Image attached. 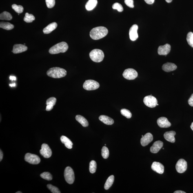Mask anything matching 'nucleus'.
Wrapping results in <instances>:
<instances>
[{"instance_id":"nucleus-7","label":"nucleus","mask_w":193,"mask_h":193,"mask_svg":"<svg viewBox=\"0 0 193 193\" xmlns=\"http://www.w3.org/2000/svg\"><path fill=\"white\" fill-rule=\"evenodd\" d=\"M25 160L28 163L33 165H37L41 162V159L37 155L30 153L25 154Z\"/></svg>"},{"instance_id":"nucleus-16","label":"nucleus","mask_w":193,"mask_h":193,"mask_svg":"<svg viewBox=\"0 0 193 193\" xmlns=\"http://www.w3.org/2000/svg\"><path fill=\"white\" fill-rule=\"evenodd\" d=\"M157 123L158 126L161 128H169L171 125L167 118L165 117H161L158 118L157 120Z\"/></svg>"},{"instance_id":"nucleus-37","label":"nucleus","mask_w":193,"mask_h":193,"mask_svg":"<svg viewBox=\"0 0 193 193\" xmlns=\"http://www.w3.org/2000/svg\"><path fill=\"white\" fill-rule=\"evenodd\" d=\"M112 8L114 10H117L118 12H123V7L120 4L118 3H114L112 5Z\"/></svg>"},{"instance_id":"nucleus-21","label":"nucleus","mask_w":193,"mask_h":193,"mask_svg":"<svg viewBox=\"0 0 193 193\" xmlns=\"http://www.w3.org/2000/svg\"><path fill=\"white\" fill-rule=\"evenodd\" d=\"M57 99L54 97H52L48 98L46 101V111H50L52 110L53 106L56 105Z\"/></svg>"},{"instance_id":"nucleus-30","label":"nucleus","mask_w":193,"mask_h":193,"mask_svg":"<svg viewBox=\"0 0 193 193\" xmlns=\"http://www.w3.org/2000/svg\"><path fill=\"white\" fill-rule=\"evenodd\" d=\"M35 19V17L33 15H32V14H29L28 13H26L25 14L24 21L27 23H31Z\"/></svg>"},{"instance_id":"nucleus-13","label":"nucleus","mask_w":193,"mask_h":193,"mask_svg":"<svg viewBox=\"0 0 193 193\" xmlns=\"http://www.w3.org/2000/svg\"><path fill=\"white\" fill-rule=\"evenodd\" d=\"M153 140V136L150 133L145 134L141 139V143L142 146L145 147L148 145Z\"/></svg>"},{"instance_id":"nucleus-49","label":"nucleus","mask_w":193,"mask_h":193,"mask_svg":"<svg viewBox=\"0 0 193 193\" xmlns=\"http://www.w3.org/2000/svg\"><path fill=\"white\" fill-rule=\"evenodd\" d=\"M16 193H22V192H16Z\"/></svg>"},{"instance_id":"nucleus-10","label":"nucleus","mask_w":193,"mask_h":193,"mask_svg":"<svg viewBox=\"0 0 193 193\" xmlns=\"http://www.w3.org/2000/svg\"><path fill=\"white\" fill-rule=\"evenodd\" d=\"M187 162L183 159H180L178 160L176 165L177 171L180 174L185 172L187 170Z\"/></svg>"},{"instance_id":"nucleus-22","label":"nucleus","mask_w":193,"mask_h":193,"mask_svg":"<svg viewBox=\"0 0 193 193\" xmlns=\"http://www.w3.org/2000/svg\"><path fill=\"white\" fill-rule=\"evenodd\" d=\"M57 27V24L53 22L49 24L48 26L43 29V32L45 34H48L50 33L53 31L55 30Z\"/></svg>"},{"instance_id":"nucleus-18","label":"nucleus","mask_w":193,"mask_h":193,"mask_svg":"<svg viewBox=\"0 0 193 193\" xmlns=\"http://www.w3.org/2000/svg\"><path fill=\"white\" fill-rule=\"evenodd\" d=\"M28 50V47L25 45L16 44L14 45L13 50L12 52L14 54H18L26 51Z\"/></svg>"},{"instance_id":"nucleus-50","label":"nucleus","mask_w":193,"mask_h":193,"mask_svg":"<svg viewBox=\"0 0 193 193\" xmlns=\"http://www.w3.org/2000/svg\"><path fill=\"white\" fill-rule=\"evenodd\" d=\"M143 136H143V135H142V137H143Z\"/></svg>"},{"instance_id":"nucleus-41","label":"nucleus","mask_w":193,"mask_h":193,"mask_svg":"<svg viewBox=\"0 0 193 193\" xmlns=\"http://www.w3.org/2000/svg\"><path fill=\"white\" fill-rule=\"evenodd\" d=\"M188 103L190 106L193 107V94L188 100Z\"/></svg>"},{"instance_id":"nucleus-35","label":"nucleus","mask_w":193,"mask_h":193,"mask_svg":"<svg viewBox=\"0 0 193 193\" xmlns=\"http://www.w3.org/2000/svg\"><path fill=\"white\" fill-rule=\"evenodd\" d=\"M121 114L127 118H130L132 117V114L130 111L126 109H122L121 110Z\"/></svg>"},{"instance_id":"nucleus-1","label":"nucleus","mask_w":193,"mask_h":193,"mask_svg":"<svg viewBox=\"0 0 193 193\" xmlns=\"http://www.w3.org/2000/svg\"><path fill=\"white\" fill-rule=\"evenodd\" d=\"M108 33V30L104 27H98L92 29L90 32V36L94 40L102 39Z\"/></svg>"},{"instance_id":"nucleus-15","label":"nucleus","mask_w":193,"mask_h":193,"mask_svg":"<svg viewBox=\"0 0 193 193\" xmlns=\"http://www.w3.org/2000/svg\"><path fill=\"white\" fill-rule=\"evenodd\" d=\"M138 29V26L137 24H134L131 27L129 31V36L131 41H135L138 39V37L137 33Z\"/></svg>"},{"instance_id":"nucleus-2","label":"nucleus","mask_w":193,"mask_h":193,"mask_svg":"<svg viewBox=\"0 0 193 193\" xmlns=\"http://www.w3.org/2000/svg\"><path fill=\"white\" fill-rule=\"evenodd\" d=\"M47 75L49 77L54 78H59L65 77L67 74L66 71L59 67H53L47 71Z\"/></svg>"},{"instance_id":"nucleus-44","label":"nucleus","mask_w":193,"mask_h":193,"mask_svg":"<svg viewBox=\"0 0 193 193\" xmlns=\"http://www.w3.org/2000/svg\"><path fill=\"white\" fill-rule=\"evenodd\" d=\"M10 79L11 80H12V81H13V80L16 81V77H14V76H10Z\"/></svg>"},{"instance_id":"nucleus-8","label":"nucleus","mask_w":193,"mask_h":193,"mask_svg":"<svg viewBox=\"0 0 193 193\" xmlns=\"http://www.w3.org/2000/svg\"><path fill=\"white\" fill-rule=\"evenodd\" d=\"M143 102L147 106L150 108H154L157 104V100L152 95L145 96L143 99Z\"/></svg>"},{"instance_id":"nucleus-4","label":"nucleus","mask_w":193,"mask_h":193,"mask_svg":"<svg viewBox=\"0 0 193 193\" xmlns=\"http://www.w3.org/2000/svg\"><path fill=\"white\" fill-rule=\"evenodd\" d=\"M90 57L93 61L98 63L103 61L105 55L102 50L99 49H94L90 52Z\"/></svg>"},{"instance_id":"nucleus-9","label":"nucleus","mask_w":193,"mask_h":193,"mask_svg":"<svg viewBox=\"0 0 193 193\" xmlns=\"http://www.w3.org/2000/svg\"><path fill=\"white\" fill-rule=\"evenodd\" d=\"M123 76L127 79L134 80L137 77L138 73L134 69L128 68L124 71Z\"/></svg>"},{"instance_id":"nucleus-32","label":"nucleus","mask_w":193,"mask_h":193,"mask_svg":"<svg viewBox=\"0 0 193 193\" xmlns=\"http://www.w3.org/2000/svg\"><path fill=\"white\" fill-rule=\"evenodd\" d=\"M186 39L189 45L193 48V33H189L187 35Z\"/></svg>"},{"instance_id":"nucleus-47","label":"nucleus","mask_w":193,"mask_h":193,"mask_svg":"<svg viewBox=\"0 0 193 193\" xmlns=\"http://www.w3.org/2000/svg\"><path fill=\"white\" fill-rule=\"evenodd\" d=\"M165 1L169 3L171 2L172 0H165Z\"/></svg>"},{"instance_id":"nucleus-42","label":"nucleus","mask_w":193,"mask_h":193,"mask_svg":"<svg viewBox=\"0 0 193 193\" xmlns=\"http://www.w3.org/2000/svg\"><path fill=\"white\" fill-rule=\"evenodd\" d=\"M144 1L148 4H152L154 3V0H144Z\"/></svg>"},{"instance_id":"nucleus-36","label":"nucleus","mask_w":193,"mask_h":193,"mask_svg":"<svg viewBox=\"0 0 193 193\" xmlns=\"http://www.w3.org/2000/svg\"><path fill=\"white\" fill-rule=\"evenodd\" d=\"M41 177L44 179L50 181L52 179V176L50 173L48 172H44L41 174Z\"/></svg>"},{"instance_id":"nucleus-26","label":"nucleus","mask_w":193,"mask_h":193,"mask_svg":"<svg viewBox=\"0 0 193 193\" xmlns=\"http://www.w3.org/2000/svg\"><path fill=\"white\" fill-rule=\"evenodd\" d=\"M76 120L84 127L88 126V122L87 120L83 116L77 115L76 117Z\"/></svg>"},{"instance_id":"nucleus-31","label":"nucleus","mask_w":193,"mask_h":193,"mask_svg":"<svg viewBox=\"0 0 193 193\" xmlns=\"http://www.w3.org/2000/svg\"><path fill=\"white\" fill-rule=\"evenodd\" d=\"M96 163L95 161L92 160L90 163L89 170L91 174H94L96 171Z\"/></svg>"},{"instance_id":"nucleus-6","label":"nucleus","mask_w":193,"mask_h":193,"mask_svg":"<svg viewBox=\"0 0 193 193\" xmlns=\"http://www.w3.org/2000/svg\"><path fill=\"white\" fill-rule=\"evenodd\" d=\"M99 83L93 80H87L85 81L83 85V88L87 91L94 90L99 87Z\"/></svg>"},{"instance_id":"nucleus-3","label":"nucleus","mask_w":193,"mask_h":193,"mask_svg":"<svg viewBox=\"0 0 193 193\" xmlns=\"http://www.w3.org/2000/svg\"><path fill=\"white\" fill-rule=\"evenodd\" d=\"M68 45L65 42L58 43L51 47L49 50L51 54H56L65 53L68 50Z\"/></svg>"},{"instance_id":"nucleus-40","label":"nucleus","mask_w":193,"mask_h":193,"mask_svg":"<svg viewBox=\"0 0 193 193\" xmlns=\"http://www.w3.org/2000/svg\"><path fill=\"white\" fill-rule=\"evenodd\" d=\"M125 3L127 6L130 8H134V0H125Z\"/></svg>"},{"instance_id":"nucleus-20","label":"nucleus","mask_w":193,"mask_h":193,"mask_svg":"<svg viewBox=\"0 0 193 193\" xmlns=\"http://www.w3.org/2000/svg\"><path fill=\"white\" fill-rule=\"evenodd\" d=\"M177 66L175 64L172 63H167L164 64L162 67V69L166 72H170L175 70Z\"/></svg>"},{"instance_id":"nucleus-48","label":"nucleus","mask_w":193,"mask_h":193,"mask_svg":"<svg viewBox=\"0 0 193 193\" xmlns=\"http://www.w3.org/2000/svg\"><path fill=\"white\" fill-rule=\"evenodd\" d=\"M191 128L192 129V130L193 131V122L192 123V125H191Z\"/></svg>"},{"instance_id":"nucleus-12","label":"nucleus","mask_w":193,"mask_h":193,"mask_svg":"<svg viewBox=\"0 0 193 193\" xmlns=\"http://www.w3.org/2000/svg\"><path fill=\"white\" fill-rule=\"evenodd\" d=\"M171 49V45L168 44H166L158 47V53L160 55L166 56L170 53Z\"/></svg>"},{"instance_id":"nucleus-45","label":"nucleus","mask_w":193,"mask_h":193,"mask_svg":"<svg viewBox=\"0 0 193 193\" xmlns=\"http://www.w3.org/2000/svg\"><path fill=\"white\" fill-rule=\"evenodd\" d=\"M174 193H186V192H183V191L178 190L174 192Z\"/></svg>"},{"instance_id":"nucleus-43","label":"nucleus","mask_w":193,"mask_h":193,"mask_svg":"<svg viewBox=\"0 0 193 193\" xmlns=\"http://www.w3.org/2000/svg\"><path fill=\"white\" fill-rule=\"evenodd\" d=\"M3 152H2L1 150V152H0V161H1V160H2L3 158Z\"/></svg>"},{"instance_id":"nucleus-46","label":"nucleus","mask_w":193,"mask_h":193,"mask_svg":"<svg viewBox=\"0 0 193 193\" xmlns=\"http://www.w3.org/2000/svg\"><path fill=\"white\" fill-rule=\"evenodd\" d=\"M16 84L15 83H13L12 84H10V87H15L16 86Z\"/></svg>"},{"instance_id":"nucleus-19","label":"nucleus","mask_w":193,"mask_h":193,"mask_svg":"<svg viewBox=\"0 0 193 193\" xmlns=\"http://www.w3.org/2000/svg\"><path fill=\"white\" fill-rule=\"evenodd\" d=\"M176 134V133L174 131H170L166 132L164 134V137L167 141L174 143L175 142L174 136Z\"/></svg>"},{"instance_id":"nucleus-14","label":"nucleus","mask_w":193,"mask_h":193,"mask_svg":"<svg viewBox=\"0 0 193 193\" xmlns=\"http://www.w3.org/2000/svg\"><path fill=\"white\" fill-rule=\"evenodd\" d=\"M151 169L157 173L162 174L164 171V167L163 165L159 162H154L151 165Z\"/></svg>"},{"instance_id":"nucleus-34","label":"nucleus","mask_w":193,"mask_h":193,"mask_svg":"<svg viewBox=\"0 0 193 193\" xmlns=\"http://www.w3.org/2000/svg\"><path fill=\"white\" fill-rule=\"evenodd\" d=\"M102 156L105 159H107L109 156V151L106 147L104 146L102 149Z\"/></svg>"},{"instance_id":"nucleus-28","label":"nucleus","mask_w":193,"mask_h":193,"mask_svg":"<svg viewBox=\"0 0 193 193\" xmlns=\"http://www.w3.org/2000/svg\"><path fill=\"white\" fill-rule=\"evenodd\" d=\"M0 27L4 29L5 30H10L14 28V26L13 24L9 22H1L0 23Z\"/></svg>"},{"instance_id":"nucleus-25","label":"nucleus","mask_w":193,"mask_h":193,"mask_svg":"<svg viewBox=\"0 0 193 193\" xmlns=\"http://www.w3.org/2000/svg\"><path fill=\"white\" fill-rule=\"evenodd\" d=\"M97 4V0H89L85 4V8L87 10H92L95 8Z\"/></svg>"},{"instance_id":"nucleus-33","label":"nucleus","mask_w":193,"mask_h":193,"mask_svg":"<svg viewBox=\"0 0 193 193\" xmlns=\"http://www.w3.org/2000/svg\"><path fill=\"white\" fill-rule=\"evenodd\" d=\"M12 8L19 14L21 13L23 11V7L21 5H18L16 4H13L12 5Z\"/></svg>"},{"instance_id":"nucleus-39","label":"nucleus","mask_w":193,"mask_h":193,"mask_svg":"<svg viewBox=\"0 0 193 193\" xmlns=\"http://www.w3.org/2000/svg\"><path fill=\"white\" fill-rule=\"evenodd\" d=\"M47 7L49 8H53L55 4V0H45Z\"/></svg>"},{"instance_id":"nucleus-5","label":"nucleus","mask_w":193,"mask_h":193,"mask_svg":"<svg viewBox=\"0 0 193 193\" xmlns=\"http://www.w3.org/2000/svg\"><path fill=\"white\" fill-rule=\"evenodd\" d=\"M64 176L65 181L70 184L73 183L75 179L74 172L73 169L70 167L65 168L64 172Z\"/></svg>"},{"instance_id":"nucleus-51","label":"nucleus","mask_w":193,"mask_h":193,"mask_svg":"<svg viewBox=\"0 0 193 193\" xmlns=\"http://www.w3.org/2000/svg\"><path fill=\"white\" fill-rule=\"evenodd\" d=\"M163 150H164V148H163Z\"/></svg>"},{"instance_id":"nucleus-27","label":"nucleus","mask_w":193,"mask_h":193,"mask_svg":"<svg viewBox=\"0 0 193 193\" xmlns=\"http://www.w3.org/2000/svg\"><path fill=\"white\" fill-rule=\"evenodd\" d=\"M114 181V176L111 175L107 179L104 188L105 190H108L112 186Z\"/></svg>"},{"instance_id":"nucleus-29","label":"nucleus","mask_w":193,"mask_h":193,"mask_svg":"<svg viewBox=\"0 0 193 193\" xmlns=\"http://www.w3.org/2000/svg\"><path fill=\"white\" fill-rule=\"evenodd\" d=\"M12 19V16L10 13L4 12L0 14V19L10 21Z\"/></svg>"},{"instance_id":"nucleus-52","label":"nucleus","mask_w":193,"mask_h":193,"mask_svg":"<svg viewBox=\"0 0 193 193\" xmlns=\"http://www.w3.org/2000/svg\"><path fill=\"white\" fill-rule=\"evenodd\" d=\"M157 105H158V103H157Z\"/></svg>"},{"instance_id":"nucleus-24","label":"nucleus","mask_w":193,"mask_h":193,"mask_svg":"<svg viewBox=\"0 0 193 193\" xmlns=\"http://www.w3.org/2000/svg\"><path fill=\"white\" fill-rule=\"evenodd\" d=\"M61 140L62 143L64 144L65 146L68 149H71L72 148L73 144L72 142L68 138L65 136H62L61 137Z\"/></svg>"},{"instance_id":"nucleus-11","label":"nucleus","mask_w":193,"mask_h":193,"mask_svg":"<svg viewBox=\"0 0 193 193\" xmlns=\"http://www.w3.org/2000/svg\"><path fill=\"white\" fill-rule=\"evenodd\" d=\"M40 153L44 157L49 158L52 156V151L50 147L47 144L43 143L42 145Z\"/></svg>"},{"instance_id":"nucleus-23","label":"nucleus","mask_w":193,"mask_h":193,"mask_svg":"<svg viewBox=\"0 0 193 193\" xmlns=\"http://www.w3.org/2000/svg\"><path fill=\"white\" fill-rule=\"evenodd\" d=\"M100 121L107 125H111L113 124L114 121L113 119L105 115H101L99 117Z\"/></svg>"},{"instance_id":"nucleus-17","label":"nucleus","mask_w":193,"mask_h":193,"mask_svg":"<svg viewBox=\"0 0 193 193\" xmlns=\"http://www.w3.org/2000/svg\"><path fill=\"white\" fill-rule=\"evenodd\" d=\"M163 142L158 141L154 142L152 146L150 148V152L152 153H157L163 147Z\"/></svg>"},{"instance_id":"nucleus-38","label":"nucleus","mask_w":193,"mask_h":193,"mask_svg":"<svg viewBox=\"0 0 193 193\" xmlns=\"http://www.w3.org/2000/svg\"><path fill=\"white\" fill-rule=\"evenodd\" d=\"M47 187L53 193H60L61 192L57 187L53 186L52 185L48 184L47 185Z\"/></svg>"}]
</instances>
